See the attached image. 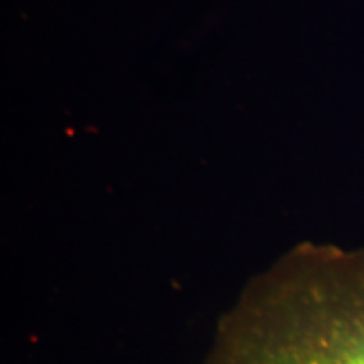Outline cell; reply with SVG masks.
Masks as SVG:
<instances>
[{
	"instance_id": "1",
	"label": "cell",
	"mask_w": 364,
	"mask_h": 364,
	"mask_svg": "<svg viewBox=\"0 0 364 364\" xmlns=\"http://www.w3.org/2000/svg\"><path fill=\"white\" fill-rule=\"evenodd\" d=\"M203 364H364V248L280 255L221 317Z\"/></svg>"
}]
</instances>
